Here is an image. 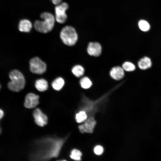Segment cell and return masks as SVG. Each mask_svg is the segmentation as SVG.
Masks as SVG:
<instances>
[{"mask_svg":"<svg viewBox=\"0 0 161 161\" xmlns=\"http://www.w3.org/2000/svg\"><path fill=\"white\" fill-rule=\"evenodd\" d=\"M54 4L57 5L61 2L62 0H50Z\"/></svg>","mask_w":161,"mask_h":161,"instance_id":"cell-23","label":"cell"},{"mask_svg":"<svg viewBox=\"0 0 161 161\" xmlns=\"http://www.w3.org/2000/svg\"><path fill=\"white\" fill-rule=\"evenodd\" d=\"M122 67L124 71L128 72L133 71L136 69L134 64L129 61L124 62L122 64Z\"/></svg>","mask_w":161,"mask_h":161,"instance_id":"cell-18","label":"cell"},{"mask_svg":"<svg viewBox=\"0 0 161 161\" xmlns=\"http://www.w3.org/2000/svg\"><path fill=\"white\" fill-rule=\"evenodd\" d=\"M103 148L101 146L97 145L94 148V151L95 153L98 155L101 154L103 152Z\"/></svg>","mask_w":161,"mask_h":161,"instance_id":"cell-22","label":"cell"},{"mask_svg":"<svg viewBox=\"0 0 161 161\" xmlns=\"http://www.w3.org/2000/svg\"><path fill=\"white\" fill-rule=\"evenodd\" d=\"M109 74L112 78L116 80H119L123 78L124 76V70L122 67L116 66L111 69Z\"/></svg>","mask_w":161,"mask_h":161,"instance_id":"cell-11","label":"cell"},{"mask_svg":"<svg viewBox=\"0 0 161 161\" xmlns=\"http://www.w3.org/2000/svg\"><path fill=\"white\" fill-rule=\"evenodd\" d=\"M138 26L140 29L142 31L146 32L149 30L150 26L146 21L141 20L138 22Z\"/></svg>","mask_w":161,"mask_h":161,"instance_id":"cell-19","label":"cell"},{"mask_svg":"<svg viewBox=\"0 0 161 161\" xmlns=\"http://www.w3.org/2000/svg\"><path fill=\"white\" fill-rule=\"evenodd\" d=\"M1 129L0 127V133H1Z\"/></svg>","mask_w":161,"mask_h":161,"instance_id":"cell-25","label":"cell"},{"mask_svg":"<svg viewBox=\"0 0 161 161\" xmlns=\"http://www.w3.org/2000/svg\"><path fill=\"white\" fill-rule=\"evenodd\" d=\"M60 36L63 43L69 46L74 45L78 39V35L75 30L69 26L63 28L61 32Z\"/></svg>","mask_w":161,"mask_h":161,"instance_id":"cell-4","label":"cell"},{"mask_svg":"<svg viewBox=\"0 0 161 161\" xmlns=\"http://www.w3.org/2000/svg\"><path fill=\"white\" fill-rule=\"evenodd\" d=\"M35 86L39 91L44 92L48 89V84L47 81L45 79L40 78L35 82Z\"/></svg>","mask_w":161,"mask_h":161,"instance_id":"cell-14","label":"cell"},{"mask_svg":"<svg viewBox=\"0 0 161 161\" xmlns=\"http://www.w3.org/2000/svg\"><path fill=\"white\" fill-rule=\"evenodd\" d=\"M80 83L81 87L85 89L90 88L92 85L91 80L87 77L82 78L80 80Z\"/></svg>","mask_w":161,"mask_h":161,"instance_id":"cell-17","label":"cell"},{"mask_svg":"<svg viewBox=\"0 0 161 161\" xmlns=\"http://www.w3.org/2000/svg\"><path fill=\"white\" fill-rule=\"evenodd\" d=\"M32 27L31 22L28 20L24 19L21 20L19 24L18 29L22 32H29Z\"/></svg>","mask_w":161,"mask_h":161,"instance_id":"cell-12","label":"cell"},{"mask_svg":"<svg viewBox=\"0 0 161 161\" xmlns=\"http://www.w3.org/2000/svg\"><path fill=\"white\" fill-rule=\"evenodd\" d=\"M43 20H36L34 23V27L37 31L44 33L51 31L53 29L55 22V18L51 13L44 12L40 15Z\"/></svg>","mask_w":161,"mask_h":161,"instance_id":"cell-2","label":"cell"},{"mask_svg":"<svg viewBox=\"0 0 161 161\" xmlns=\"http://www.w3.org/2000/svg\"><path fill=\"white\" fill-rule=\"evenodd\" d=\"M30 69L34 74L41 75L45 73L47 70V65L39 58L35 57L30 61Z\"/></svg>","mask_w":161,"mask_h":161,"instance_id":"cell-5","label":"cell"},{"mask_svg":"<svg viewBox=\"0 0 161 161\" xmlns=\"http://www.w3.org/2000/svg\"><path fill=\"white\" fill-rule=\"evenodd\" d=\"M35 121L38 126L43 127L46 125L47 123V118L39 108L35 109L33 113Z\"/></svg>","mask_w":161,"mask_h":161,"instance_id":"cell-8","label":"cell"},{"mask_svg":"<svg viewBox=\"0 0 161 161\" xmlns=\"http://www.w3.org/2000/svg\"><path fill=\"white\" fill-rule=\"evenodd\" d=\"M0 87H1V86H0Z\"/></svg>","mask_w":161,"mask_h":161,"instance_id":"cell-26","label":"cell"},{"mask_svg":"<svg viewBox=\"0 0 161 161\" xmlns=\"http://www.w3.org/2000/svg\"><path fill=\"white\" fill-rule=\"evenodd\" d=\"M65 82L63 78L59 77L55 78L52 82L51 85L52 87L57 91L61 90L64 86Z\"/></svg>","mask_w":161,"mask_h":161,"instance_id":"cell-15","label":"cell"},{"mask_svg":"<svg viewBox=\"0 0 161 161\" xmlns=\"http://www.w3.org/2000/svg\"><path fill=\"white\" fill-rule=\"evenodd\" d=\"M4 115V113L2 110L0 109V120L3 117Z\"/></svg>","mask_w":161,"mask_h":161,"instance_id":"cell-24","label":"cell"},{"mask_svg":"<svg viewBox=\"0 0 161 161\" xmlns=\"http://www.w3.org/2000/svg\"><path fill=\"white\" fill-rule=\"evenodd\" d=\"M152 65L151 59L147 57L141 58L138 62L139 68L142 70H145L150 68Z\"/></svg>","mask_w":161,"mask_h":161,"instance_id":"cell-13","label":"cell"},{"mask_svg":"<svg viewBox=\"0 0 161 161\" xmlns=\"http://www.w3.org/2000/svg\"><path fill=\"white\" fill-rule=\"evenodd\" d=\"M11 81L8 84V88L14 92H19L25 87V80L23 74L19 71L15 69L9 73Z\"/></svg>","mask_w":161,"mask_h":161,"instance_id":"cell-3","label":"cell"},{"mask_svg":"<svg viewBox=\"0 0 161 161\" xmlns=\"http://www.w3.org/2000/svg\"><path fill=\"white\" fill-rule=\"evenodd\" d=\"M67 137H47L37 140L30 155L33 161L49 160L58 157Z\"/></svg>","mask_w":161,"mask_h":161,"instance_id":"cell-1","label":"cell"},{"mask_svg":"<svg viewBox=\"0 0 161 161\" xmlns=\"http://www.w3.org/2000/svg\"><path fill=\"white\" fill-rule=\"evenodd\" d=\"M96 121L93 117H91L86 121L85 123L79 126L80 131L81 133H92L93 132Z\"/></svg>","mask_w":161,"mask_h":161,"instance_id":"cell-10","label":"cell"},{"mask_svg":"<svg viewBox=\"0 0 161 161\" xmlns=\"http://www.w3.org/2000/svg\"><path fill=\"white\" fill-rule=\"evenodd\" d=\"M87 116L84 111H80L79 113H77L75 116V119L77 122L78 123H81L87 118Z\"/></svg>","mask_w":161,"mask_h":161,"instance_id":"cell-20","label":"cell"},{"mask_svg":"<svg viewBox=\"0 0 161 161\" xmlns=\"http://www.w3.org/2000/svg\"><path fill=\"white\" fill-rule=\"evenodd\" d=\"M102 49V47L99 43L91 42L88 45L87 52L90 55L97 57L101 54Z\"/></svg>","mask_w":161,"mask_h":161,"instance_id":"cell-9","label":"cell"},{"mask_svg":"<svg viewBox=\"0 0 161 161\" xmlns=\"http://www.w3.org/2000/svg\"><path fill=\"white\" fill-rule=\"evenodd\" d=\"M84 69L81 65H77L74 66L72 69L73 74L76 77H80L82 76L84 73Z\"/></svg>","mask_w":161,"mask_h":161,"instance_id":"cell-16","label":"cell"},{"mask_svg":"<svg viewBox=\"0 0 161 161\" xmlns=\"http://www.w3.org/2000/svg\"><path fill=\"white\" fill-rule=\"evenodd\" d=\"M82 153L78 150L74 149L71 152L70 157L72 159L76 160H80L81 159Z\"/></svg>","mask_w":161,"mask_h":161,"instance_id":"cell-21","label":"cell"},{"mask_svg":"<svg viewBox=\"0 0 161 161\" xmlns=\"http://www.w3.org/2000/svg\"><path fill=\"white\" fill-rule=\"evenodd\" d=\"M39 97L38 95L32 93L27 94L25 99V107L29 109L35 107L39 103Z\"/></svg>","mask_w":161,"mask_h":161,"instance_id":"cell-7","label":"cell"},{"mask_svg":"<svg viewBox=\"0 0 161 161\" xmlns=\"http://www.w3.org/2000/svg\"><path fill=\"white\" fill-rule=\"evenodd\" d=\"M68 7V4L65 2H61L55 6V19L58 23L63 24L65 22L67 18L66 12Z\"/></svg>","mask_w":161,"mask_h":161,"instance_id":"cell-6","label":"cell"}]
</instances>
